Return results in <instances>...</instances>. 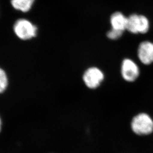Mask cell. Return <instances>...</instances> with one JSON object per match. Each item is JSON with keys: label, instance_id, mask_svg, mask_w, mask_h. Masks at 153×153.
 <instances>
[{"label": "cell", "instance_id": "obj_1", "mask_svg": "<svg viewBox=\"0 0 153 153\" xmlns=\"http://www.w3.org/2000/svg\"><path fill=\"white\" fill-rule=\"evenodd\" d=\"M131 127L134 132L139 135H146L153 131V120L148 114L142 113L133 118Z\"/></svg>", "mask_w": 153, "mask_h": 153}, {"label": "cell", "instance_id": "obj_2", "mask_svg": "<svg viewBox=\"0 0 153 153\" xmlns=\"http://www.w3.org/2000/svg\"><path fill=\"white\" fill-rule=\"evenodd\" d=\"M149 29V20L146 16L133 14L127 17L126 29L132 33H146Z\"/></svg>", "mask_w": 153, "mask_h": 153}, {"label": "cell", "instance_id": "obj_3", "mask_svg": "<svg viewBox=\"0 0 153 153\" xmlns=\"http://www.w3.org/2000/svg\"><path fill=\"white\" fill-rule=\"evenodd\" d=\"M14 29L15 33L20 39L28 40L36 36L37 28L31 22L24 19L17 20Z\"/></svg>", "mask_w": 153, "mask_h": 153}, {"label": "cell", "instance_id": "obj_4", "mask_svg": "<svg viewBox=\"0 0 153 153\" xmlns=\"http://www.w3.org/2000/svg\"><path fill=\"white\" fill-rule=\"evenodd\" d=\"M104 78V75L97 68H91L86 71L83 76L85 83L88 88L94 89L100 86Z\"/></svg>", "mask_w": 153, "mask_h": 153}, {"label": "cell", "instance_id": "obj_5", "mask_svg": "<svg viewBox=\"0 0 153 153\" xmlns=\"http://www.w3.org/2000/svg\"><path fill=\"white\" fill-rule=\"evenodd\" d=\"M122 74L125 80L133 82L138 78L139 69L133 61L130 59H124L122 64Z\"/></svg>", "mask_w": 153, "mask_h": 153}, {"label": "cell", "instance_id": "obj_6", "mask_svg": "<svg viewBox=\"0 0 153 153\" xmlns=\"http://www.w3.org/2000/svg\"><path fill=\"white\" fill-rule=\"evenodd\" d=\"M138 56L140 61L145 65L153 62V43L145 41L140 44L138 49Z\"/></svg>", "mask_w": 153, "mask_h": 153}, {"label": "cell", "instance_id": "obj_7", "mask_svg": "<svg viewBox=\"0 0 153 153\" xmlns=\"http://www.w3.org/2000/svg\"><path fill=\"white\" fill-rule=\"evenodd\" d=\"M127 18L120 12H116L110 17L112 28L124 31L126 29Z\"/></svg>", "mask_w": 153, "mask_h": 153}, {"label": "cell", "instance_id": "obj_8", "mask_svg": "<svg viewBox=\"0 0 153 153\" xmlns=\"http://www.w3.org/2000/svg\"><path fill=\"white\" fill-rule=\"evenodd\" d=\"M34 0H12V6L15 9L27 12L31 9Z\"/></svg>", "mask_w": 153, "mask_h": 153}, {"label": "cell", "instance_id": "obj_9", "mask_svg": "<svg viewBox=\"0 0 153 153\" xmlns=\"http://www.w3.org/2000/svg\"><path fill=\"white\" fill-rule=\"evenodd\" d=\"M8 85V78L6 73L0 68V93L6 90Z\"/></svg>", "mask_w": 153, "mask_h": 153}, {"label": "cell", "instance_id": "obj_10", "mask_svg": "<svg viewBox=\"0 0 153 153\" xmlns=\"http://www.w3.org/2000/svg\"><path fill=\"white\" fill-rule=\"evenodd\" d=\"M123 32L124 31H122L112 28L110 30L107 32V36L110 39L116 40L119 38L122 35Z\"/></svg>", "mask_w": 153, "mask_h": 153}, {"label": "cell", "instance_id": "obj_11", "mask_svg": "<svg viewBox=\"0 0 153 153\" xmlns=\"http://www.w3.org/2000/svg\"><path fill=\"white\" fill-rule=\"evenodd\" d=\"M1 119H0V130H1Z\"/></svg>", "mask_w": 153, "mask_h": 153}]
</instances>
